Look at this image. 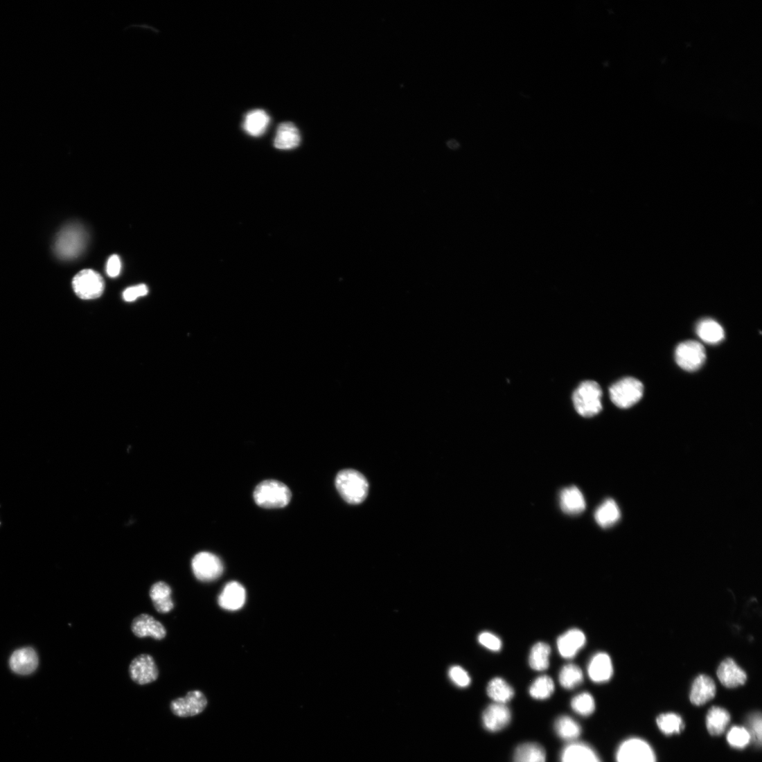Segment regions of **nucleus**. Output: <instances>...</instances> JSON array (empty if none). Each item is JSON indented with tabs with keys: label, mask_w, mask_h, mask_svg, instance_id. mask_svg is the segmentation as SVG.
Instances as JSON below:
<instances>
[{
	"label": "nucleus",
	"mask_w": 762,
	"mask_h": 762,
	"mask_svg": "<svg viewBox=\"0 0 762 762\" xmlns=\"http://www.w3.org/2000/svg\"><path fill=\"white\" fill-rule=\"evenodd\" d=\"M731 720L729 713L721 707H713L707 716V727L711 736H720L726 731Z\"/></svg>",
	"instance_id": "25"
},
{
	"label": "nucleus",
	"mask_w": 762,
	"mask_h": 762,
	"mask_svg": "<svg viewBox=\"0 0 762 762\" xmlns=\"http://www.w3.org/2000/svg\"><path fill=\"white\" fill-rule=\"evenodd\" d=\"M720 683L728 689H735L743 685L747 680L746 673L730 658L723 660L717 670Z\"/></svg>",
	"instance_id": "15"
},
{
	"label": "nucleus",
	"mask_w": 762,
	"mask_h": 762,
	"mask_svg": "<svg viewBox=\"0 0 762 762\" xmlns=\"http://www.w3.org/2000/svg\"><path fill=\"white\" fill-rule=\"evenodd\" d=\"M727 741L731 746L736 749H743L751 741V736L747 729L741 727L731 729L727 735Z\"/></svg>",
	"instance_id": "36"
},
{
	"label": "nucleus",
	"mask_w": 762,
	"mask_h": 762,
	"mask_svg": "<svg viewBox=\"0 0 762 762\" xmlns=\"http://www.w3.org/2000/svg\"><path fill=\"white\" fill-rule=\"evenodd\" d=\"M335 486L342 499L348 504H359L367 497V480L356 470H345L339 472L335 479Z\"/></svg>",
	"instance_id": "2"
},
{
	"label": "nucleus",
	"mask_w": 762,
	"mask_h": 762,
	"mask_svg": "<svg viewBox=\"0 0 762 762\" xmlns=\"http://www.w3.org/2000/svg\"><path fill=\"white\" fill-rule=\"evenodd\" d=\"M271 118L263 109H256L249 112L243 123L245 131L252 136L263 135L269 127Z\"/></svg>",
	"instance_id": "24"
},
{
	"label": "nucleus",
	"mask_w": 762,
	"mask_h": 762,
	"mask_svg": "<svg viewBox=\"0 0 762 762\" xmlns=\"http://www.w3.org/2000/svg\"><path fill=\"white\" fill-rule=\"evenodd\" d=\"M448 675L452 682L460 688H467L471 682L470 675L461 666L451 667L448 671Z\"/></svg>",
	"instance_id": "37"
},
{
	"label": "nucleus",
	"mask_w": 762,
	"mask_h": 762,
	"mask_svg": "<svg viewBox=\"0 0 762 762\" xmlns=\"http://www.w3.org/2000/svg\"><path fill=\"white\" fill-rule=\"evenodd\" d=\"M555 731L560 738L567 741L576 740L582 733L579 723L567 716H560L556 720Z\"/></svg>",
	"instance_id": "31"
},
{
	"label": "nucleus",
	"mask_w": 762,
	"mask_h": 762,
	"mask_svg": "<svg viewBox=\"0 0 762 762\" xmlns=\"http://www.w3.org/2000/svg\"><path fill=\"white\" fill-rule=\"evenodd\" d=\"M617 762H656L653 750L646 742L631 738L622 743L618 750Z\"/></svg>",
	"instance_id": "8"
},
{
	"label": "nucleus",
	"mask_w": 762,
	"mask_h": 762,
	"mask_svg": "<svg viewBox=\"0 0 762 762\" xmlns=\"http://www.w3.org/2000/svg\"><path fill=\"white\" fill-rule=\"evenodd\" d=\"M487 694L495 703L506 704L514 697L511 686L501 677L492 679L487 686Z\"/></svg>",
	"instance_id": "29"
},
{
	"label": "nucleus",
	"mask_w": 762,
	"mask_h": 762,
	"mask_svg": "<svg viewBox=\"0 0 762 762\" xmlns=\"http://www.w3.org/2000/svg\"><path fill=\"white\" fill-rule=\"evenodd\" d=\"M192 566L195 577L202 582H211L218 579L224 569L221 560L209 552L197 554L193 560Z\"/></svg>",
	"instance_id": "9"
},
{
	"label": "nucleus",
	"mask_w": 762,
	"mask_h": 762,
	"mask_svg": "<svg viewBox=\"0 0 762 762\" xmlns=\"http://www.w3.org/2000/svg\"><path fill=\"white\" fill-rule=\"evenodd\" d=\"M602 391L593 380L583 382L573 396L574 407L578 413L584 417H592L602 410Z\"/></svg>",
	"instance_id": "4"
},
{
	"label": "nucleus",
	"mask_w": 762,
	"mask_h": 762,
	"mask_svg": "<svg viewBox=\"0 0 762 762\" xmlns=\"http://www.w3.org/2000/svg\"><path fill=\"white\" fill-rule=\"evenodd\" d=\"M560 506L568 515H576L586 508V502L581 490L576 486L563 489L560 494Z\"/></svg>",
	"instance_id": "18"
},
{
	"label": "nucleus",
	"mask_w": 762,
	"mask_h": 762,
	"mask_svg": "<svg viewBox=\"0 0 762 762\" xmlns=\"http://www.w3.org/2000/svg\"><path fill=\"white\" fill-rule=\"evenodd\" d=\"M148 293V287L144 284H141L127 288L123 293V299L127 302H132L139 297L147 295Z\"/></svg>",
	"instance_id": "40"
},
{
	"label": "nucleus",
	"mask_w": 762,
	"mask_h": 762,
	"mask_svg": "<svg viewBox=\"0 0 762 762\" xmlns=\"http://www.w3.org/2000/svg\"><path fill=\"white\" fill-rule=\"evenodd\" d=\"M716 693V688L713 679L708 675H700L693 684L691 701L696 706H702L712 700Z\"/></svg>",
	"instance_id": "19"
},
{
	"label": "nucleus",
	"mask_w": 762,
	"mask_h": 762,
	"mask_svg": "<svg viewBox=\"0 0 762 762\" xmlns=\"http://www.w3.org/2000/svg\"><path fill=\"white\" fill-rule=\"evenodd\" d=\"M133 633L139 638L150 637L157 640L163 639L167 635L164 626L148 614L136 617L132 623Z\"/></svg>",
	"instance_id": "14"
},
{
	"label": "nucleus",
	"mask_w": 762,
	"mask_h": 762,
	"mask_svg": "<svg viewBox=\"0 0 762 762\" xmlns=\"http://www.w3.org/2000/svg\"><path fill=\"white\" fill-rule=\"evenodd\" d=\"M588 674L590 679L597 683L610 680L614 674L611 657L604 653L595 655L589 663Z\"/></svg>",
	"instance_id": "17"
},
{
	"label": "nucleus",
	"mask_w": 762,
	"mask_h": 762,
	"mask_svg": "<svg viewBox=\"0 0 762 762\" xmlns=\"http://www.w3.org/2000/svg\"><path fill=\"white\" fill-rule=\"evenodd\" d=\"M11 669L19 675H29L38 666V657L32 648H23L15 651L10 660Z\"/></svg>",
	"instance_id": "16"
},
{
	"label": "nucleus",
	"mask_w": 762,
	"mask_h": 762,
	"mask_svg": "<svg viewBox=\"0 0 762 762\" xmlns=\"http://www.w3.org/2000/svg\"><path fill=\"white\" fill-rule=\"evenodd\" d=\"M551 649L550 646L544 642H538L531 648L529 657V666L535 671H544L549 667V657Z\"/></svg>",
	"instance_id": "30"
},
{
	"label": "nucleus",
	"mask_w": 762,
	"mask_h": 762,
	"mask_svg": "<svg viewBox=\"0 0 762 762\" xmlns=\"http://www.w3.org/2000/svg\"><path fill=\"white\" fill-rule=\"evenodd\" d=\"M594 518L602 528L611 527L619 521L621 511L614 500L608 499L596 509Z\"/></svg>",
	"instance_id": "26"
},
{
	"label": "nucleus",
	"mask_w": 762,
	"mask_h": 762,
	"mask_svg": "<svg viewBox=\"0 0 762 762\" xmlns=\"http://www.w3.org/2000/svg\"><path fill=\"white\" fill-rule=\"evenodd\" d=\"M246 600V592L242 585L238 583L227 584L218 599L220 607L229 611H236L240 609Z\"/></svg>",
	"instance_id": "20"
},
{
	"label": "nucleus",
	"mask_w": 762,
	"mask_h": 762,
	"mask_svg": "<svg viewBox=\"0 0 762 762\" xmlns=\"http://www.w3.org/2000/svg\"><path fill=\"white\" fill-rule=\"evenodd\" d=\"M555 684L551 677L542 675L533 682L529 688V695L536 700H544L553 693Z\"/></svg>",
	"instance_id": "33"
},
{
	"label": "nucleus",
	"mask_w": 762,
	"mask_h": 762,
	"mask_svg": "<svg viewBox=\"0 0 762 762\" xmlns=\"http://www.w3.org/2000/svg\"><path fill=\"white\" fill-rule=\"evenodd\" d=\"M571 707L578 714L588 716L595 710V702L588 693H583L576 696L571 702Z\"/></svg>",
	"instance_id": "35"
},
{
	"label": "nucleus",
	"mask_w": 762,
	"mask_h": 762,
	"mask_svg": "<svg viewBox=\"0 0 762 762\" xmlns=\"http://www.w3.org/2000/svg\"><path fill=\"white\" fill-rule=\"evenodd\" d=\"M761 715L760 713L754 714L749 720L750 734L751 740L757 745H761Z\"/></svg>",
	"instance_id": "39"
},
{
	"label": "nucleus",
	"mask_w": 762,
	"mask_h": 762,
	"mask_svg": "<svg viewBox=\"0 0 762 762\" xmlns=\"http://www.w3.org/2000/svg\"><path fill=\"white\" fill-rule=\"evenodd\" d=\"M657 722L659 729L666 735L680 734L684 728L682 718L673 713L660 715L657 718Z\"/></svg>",
	"instance_id": "34"
},
{
	"label": "nucleus",
	"mask_w": 762,
	"mask_h": 762,
	"mask_svg": "<svg viewBox=\"0 0 762 762\" xmlns=\"http://www.w3.org/2000/svg\"><path fill=\"white\" fill-rule=\"evenodd\" d=\"M292 498L289 488L276 480H266L258 484L254 490L256 504L264 508H281L287 506Z\"/></svg>",
	"instance_id": "3"
},
{
	"label": "nucleus",
	"mask_w": 762,
	"mask_h": 762,
	"mask_svg": "<svg viewBox=\"0 0 762 762\" xmlns=\"http://www.w3.org/2000/svg\"><path fill=\"white\" fill-rule=\"evenodd\" d=\"M149 595L152 604L160 614H168L175 607L171 596V587L165 582H158L152 585L150 590Z\"/></svg>",
	"instance_id": "22"
},
{
	"label": "nucleus",
	"mask_w": 762,
	"mask_h": 762,
	"mask_svg": "<svg viewBox=\"0 0 762 762\" xmlns=\"http://www.w3.org/2000/svg\"><path fill=\"white\" fill-rule=\"evenodd\" d=\"M547 754L544 747L536 743H526L517 747L513 762H546Z\"/></svg>",
	"instance_id": "28"
},
{
	"label": "nucleus",
	"mask_w": 762,
	"mask_h": 762,
	"mask_svg": "<svg viewBox=\"0 0 762 762\" xmlns=\"http://www.w3.org/2000/svg\"><path fill=\"white\" fill-rule=\"evenodd\" d=\"M122 263L118 255L111 256L107 263L106 272L110 278L118 276L121 272Z\"/></svg>",
	"instance_id": "41"
},
{
	"label": "nucleus",
	"mask_w": 762,
	"mask_h": 762,
	"mask_svg": "<svg viewBox=\"0 0 762 762\" xmlns=\"http://www.w3.org/2000/svg\"><path fill=\"white\" fill-rule=\"evenodd\" d=\"M610 398L617 407L627 409L637 404L642 398L644 387L635 378H625L614 384L609 390Z\"/></svg>",
	"instance_id": "5"
},
{
	"label": "nucleus",
	"mask_w": 762,
	"mask_h": 762,
	"mask_svg": "<svg viewBox=\"0 0 762 762\" xmlns=\"http://www.w3.org/2000/svg\"><path fill=\"white\" fill-rule=\"evenodd\" d=\"M208 700L200 691L188 692L184 698L174 700L170 709L174 715L181 718L193 717L202 714L207 707Z\"/></svg>",
	"instance_id": "10"
},
{
	"label": "nucleus",
	"mask_w": 762,
	"mask_h": 762,
	"mask_svg": "<svg viewBox=\"0 0 762 762\" xmlns=\"http://www.w3.org/2000/svg\"><path fill=\"white\" fill-rule=\"evenodd\" d=\"M511 712L505 704L495 703L484 711L482 721L484 727L490 732H497L508 726Z\"/></svg>",
	"instance_id": "12"
},
{
	"label": "nucleus",
	"mask_w": 762,
	"mask_h": 762,
	"mask_svg": "<svg viewBox=\"0 0 762 762\" xmlns=\"http://www.w3.org/2000/svg\"><path fill=\"white\" fill-rule=\"evenodd\" d=\"M677 365L687 371H695L705 364L707 355L701 343L694 341H685L677 347L675 353Z\"/></svg>",
	"instance_id": "6"
},
{
	"label": "nucleus",
	"mask_w": 762,
	"mask_h": 762,
	"mask_svg": "<svg viewBox=\"0 0 762 762\" xmlns=\"http://www.w3.org/2000/svg\"><path fill=\"white\" fill-rule=\"evenodd\" d=\"M300 141L299 131L293 123L287 122L278 126L274 139L277 149L292 150L299 146Z\"/></svg>",
	"instance_id": "23"
},
{
	"label": "nucleus",
	"mask_w": 762,
	"mask_h": 762,
	"mask_svg": "<svg viewBox=\"0 0 762 762\" xmlns=\"http://www.w3.org/2000/svg\"><path fill=\"white\" fill-rule=\"evenodd\" d=\"M696 332L702 341L711 345L718 344L725 337L723 327L711 319L700 321L697 326Z\"/></svg>",
	"instance_id": "27"
},
{
	"label": "nucleus",
	"mask_w": 762,
	"mask_h": 762,
	"mask_svg": "<svg viewBox=\"0 0 762 762\" xmlns=\"http://www.w3.org/2000/svg\"><path fill=\"white\" fill-rule=\"evenodd\" d=\"M561 762H601L596 752L583 743H572L561 754Z\"/></svg>",
	"instance_id": "21"
},
{
	"label": "nucleus",
	"mask_w": 762,
	"mask_h": 762,
	"mask_svg": "<svg viewBox=\"0 0 762 762\" xmlns=\"http://www.w3.org/2000/svg\"><path fill=\"white\" fill-rule=\"evenodd\" d=\"M74 292L82 299L100 297L105 290V281L96 272L85 269L76 274L72 281Z\"/></svg>",
	"instance_id": "7"
},
{
	"label": "nucleus",
	"mask_w": 762,
	"mask_h": 762,
	"mask_svg": "<svg viewBox=\"0 0 762 762\" xmlns=\"http://www.w3.org/2000/svg\"><path fill=\"white\" fill-rule=\"evenodd\" d=\"M130 675L134 682L143 685L155 682L159 671L154 658L149 655H141L132 662Z\"/></svg>",
	"instance_id": "11"
},
{
	"label": "nucleus",
	"mask_w": 762,
	"mask_h": 762,
	"mask_svg": "<svg viewBox=\"0 0 762 762\" xmlns=\"http://www.w3.org/2000/svg\"><path fill=\"white\" fill-rule=\"evenodd\" d=\"M479 642L492 652H499L502 648V641L497 635L489 632H481L478 637Z\"/></svg>",
	"instance_id": "38"
},
{
	"label": "nucleus",
	"mask_w": 762,
	"mask_h": 762,
	"mask_svg": "<svg viewBox=\"0 0 762 762\" xmlns=\"http://www.w3.org/2000/svg\"><path fill=\"white\" fill-rule=\"evenodd\" d=\"M87 238L82 226L73 223L68 224L57 235L55 244V254L62 260L78 258L85 250Z\"/></svg>",
	"instance_id": "1"
},
{
	"label": "nucleus",
	"mask_w": 762,
	"mask_h": 762,
	"mask_svg": "<svg viewBox=\"0 0 762 762\" xmlns=\"http://www.w3.org/2000/svg\"><path fill=\"white\" fill-rule=\"evenodd\" d=\"M586 644V636L579 629H571L560 635L557 640V647L562 657L574 658Z\"/></svg>",
	"instance_id": "13"
},
{
	"label": "nucleus",
	"mask_w": 762,
	"mask_h": 762,
	"mask_svg": "<svg viewBox=\"0 0 762 762\" xmlns=\"http://www.w3.org/2000/svg\"><path fill=\"white\" fill-rule=\"evenodd\" d=\"M583 671L578 666L574 664L564 666L559 674L560 684L567 690L576 689L583 682Z\"/></svg>",
	"instance_id": "32"
}]
</instances>
